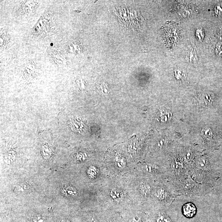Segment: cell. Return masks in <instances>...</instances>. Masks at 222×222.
Returning <instances> with one entry per match:
<instances>
[{
    "instance_id": "1",
    "label": "cell",
    "mask_w": 222,
    "mask_h": 222,
    "mask_svg": "<svg viewBox=\"0 0 222 222\" xmlns=\"http://www.w3.org/2000/svg\"><path fill=\"white\" fill-rule=\"evenodd\" d=\"M218 174L217 170L208 158L201 157L197 158L192 165L190 176L197 183L212 189L217 180Z\"/></svg>"
},
{
    "instance_id": "2",
    "label": "cell",
    "mask_w": 222,
    "mask_h": 222,
    "mask_svg": "<svg viewBox=\"0 0 222 222\" xmlns=\"http://www.w3.org/2000/svg\"><path fill=\"white\" fill-rule=\"evenodd\" d=\"M178 195L173 185L168 179L166 184L158 187L154 193V196L158 200L166 205L171 204Z\"/></svg>"
},
{
    "instance_id": "3",
    "label": "cell",
    "mask_w": 222,
    "mask_h": 222,
    "mask_svg": "<svg viewBox=\"0 0 222 222\" xmlns=\"http://www.w3.org/2000/svg\"><path fill=\"white\" fill-rule=\"evenodd\" d=\"M69 124L71 129L76 133H84L87 130L86 121L79 117H75L71 119Z\"/></svg>"
},
{
    "instance_id": "4",
    "label": "cell",
    "mask_w": 222,
    "mask_h": 222,
    "mask_svg": "<svg viewBox=\"0 0 222 222\" xmlns=\"http://www.w3.org/2000/svg\"><path fill=\"white\" fill-rule=\"evenodd\" d=\"M37 68L34 62L28 61L25 62L23 67V72L26 78L32 79L37 75Z\"/></svg>"
},
{
    "instance_id": "5",
    "label": "cell",
    "mask_w": 222,
    "mask_h": 222,
    "mask_svg": "<svg viewBox=\"0 0 222 222\" xmlns=\"http://www.w3.org/2000/svg\"><path fill=\"white\" fill-rule=\"evenodd\" d=\"M140 193L143 196L148 197L151 195L152 187L149 183L146 181H141L139 185Z\"/></svg>"
},
{
    "instance_id": "6",
    "label": "cell",
    "mask_w": 222,
    "mask_h": 222,
    "mask_svg": "<svg viewBox=\"0 0 222 222\" xmlns=\"http://www.w3.org/2000/svg\"><path fill=\"white\" fill-rule=\"evenodd\" d=\"M183 213L188 218H192L195 215L196 208L192 203H188L184 205L183 207Z\"/></svg>"
},
{
    "instance_id": "7",
    "label": "cell",
    "mask_w": 222,
    "mask_h": 222,
    "mask_svg": "<svg viewBox=\"0 0 222 222\" xmlns=\"http://www.w3.org/2000/svg\"><path fill=\"white\" fill-rule=\"evenodd\" d=\"M200 100L201 103L203 104L202 105H205L206 106L210 105L212 103L214 100L213 93L210 92L203 93L201 95Z\"/></svg>"
},
{
    "instance_id": "8",
    "label": "cell",
    "mask_w": 222,
    "mask_h": 222,
    "mask_svg": "<svg viewBox=\"0 0 222 222\" xmlns=\"http://www.w3.org/2000/svg\"><path fill=\"white\" fill-rule=\"evenodd\" d=\"M172 113L170 111L166 110H161L157 115V118L160 121L165 122L170 120L172 117Z\"/></svg>"
},
{
    "instance_id": "9",
    "label": "cell",
    "mask_w": 222,
    "mask_h": 222,
    "mask_svg": "<svg viewBox=\"0 0 222 222\" xmlns=\"http://www.w3.org/2000/svg\"><path fill=\"white\" fill-rule=\"evenodd\" d=\"M28 189L29 186L28 184L26 183H21L17 185L15 189V192L19 195H22L27 193Z\"/></svg>"
},
{
    "instance_id": "10",
    "label": "cell",
    "mask_w": 222,
    "mask_h": 222,
    "mask_svg": "<svg viewBox=\"0 0 222 222\" xmlns=\"http://www.w3.org/2000/svg\"><path fill=\"white\" fill-rule=\"evenodd\" d=\"M63 195L67 197H74L77 195L76 190L71 186H64L62 190Z\"/></svg>"
},
{
    "instance_id": "11",
    "label": "cell",
    "mask_w": 222,
    "mask_h": 222,
    "mask_svg": "<svg viewBox=\"0 0 222 222\" xmlns=\"http://www.w3.org/2000/svg\"><path fill=\"white\" fill-rule=\"evenodd\" d=\"M110 195L112 198L117 202L121 201L123 198V195L122 192L119 190L113 189L110 192Z\"/></svg>"
},
{
    "instance_id": "12",
    "label": "cell",
    "mask_w": 222,
    "mask_h": 222,
    "mask_svg": "<svg viewBox=\"0 0 222 222\" xmlns=\"http://www.w3.org/2000/svg\"><path fill=\"white\" fill-rule=\"evenodd\" d=\"M36 6L34 2L27 1V2H23L22 5V8L25 12H31L30 11H32L35 8Z\"/></svg>"
},
{
    "instance_id": "13",
    "label": "cell",
    "mask_w": 222,
    "mask_h": 222,
    "mask_svg": "<svg viewBox=\"0 0 222 222\" xmlns=\"http://www.w3.org/2000/svg\"><path fill=\"white\" fill-rule=\"evenodd\" d=\"M187 74L184 70L178 69L175 70V76L178 81H182L186 78Z\"/></svg>"
},
{
    "instance_id": "14",
    "label": "cell",
    "mask_w": 222,
    "mask_h": 222,
    "mask_svg": "<svg viewBox=\"0 0 222 222\" xmlns=\"http://www.w3.org/2000/svg\"><path fill=\"white\" fill-rule=\"evenodd\" d=\"M86 82L82 79H78L75 81V86H76V89H79V90H84L86 87Z\"/></svg>"
},
{
    "instance_id": "15",
    "label": "cell",
    "mask_w": 222,
    "mask_h": 222,
    "mask_svg": "<svg viewBox=\"0 0 222 222\" xmlns=\"http://www.w3.org/2000/svg\"><path fill=\"white\" fill-rule=\"evenodd\" d=\"M9 42L8 37L5 33H1V45L5 46Z\"/></svg>"
},
{
    "instance_id": "16",
    "label": "cell",
    "mask_w": 222,
    "mask_h": 222,
    "mask_svg": "<svg viewBox=\"0 0 222 222\" xmlns=\"http://www.w3.org/2000/svg\"><path fill=\"white\" fill-rule=\"evenodd\" d=\"M202 136L208 140H211L212 138V132L209 128L203 129L202 131Z\"/></svg>"
},
{
    "instance_id": "17",
    "label": "cell",
    "mask_w": 222,
    "mask_h": 222,
    "mask_svg": "<svg viewBox=\"0 0 222 222\" xmlns=\"http://www.w3.org/2000/svg\"><path fill=\"white\" fill-rule=\"evenodd\" d=\"M98 172L96 169L94 167H91L88 171V174L91 177H96L97 175Z\"/></svg>"
},
{
    "instance_id": "18",
    "label": "cell",
    "mask_w": 222,
    "mask_h": 222,
    "mask_svg": "<svg viewBox=\"0 0 222 222\" xmlns=\"http://www.w3.org/2000/svg\"><path fill=\"white\" fill-rule=\"evenodd\" d=\"M218 53L219 55H222V44H220L217 48Z\"/></svg>"
},
{
    "instance_id": "19",
    "label": "cell",
    "mask_w": 222,
    "mask_h": 222,
    "mask_svg": "<svg viewBox=\"0 0 222 222\" xmlns=\"http://www.w3.org/2000/svg\"><path fill=\"white\" fill-rule=\"evenodd\" d=\"M140 220V218H138L137 216H136V217L134 218L133 219L131 220L130 222H139Z\"/></svg>"
},
{
    "instance_id": "20",
    "label": "cell",
    "mask_w": 222,
    "mask_h": 222,
    "mask_svg": "<svg viewBox=\"0 0 222 222\" xmlns=\"http://www.w3.org/2000/svg\"><path fill=\"white\" fill-rule=\"evenodd\" d=\"M218 34H219V37H220V39L222 40V29L219 31Z\"/></svg>"
},
{
    "instance_id": "21",
    "label": "cell",
    "mask_w": 222,
    "mask_h": 222,
    "mask_svg": "<svg viewBox=\"0 0 222 222\" xmlns=\"http://www.w3.org/2000/svg\"><path fill=\"white\" fill-rule=\"evenodd\" d=\"M115 222V221H111V222Z\"/></svg>"
}]
</instances>
